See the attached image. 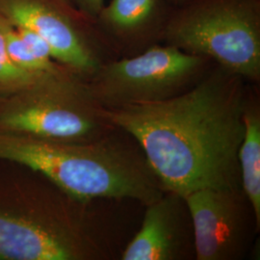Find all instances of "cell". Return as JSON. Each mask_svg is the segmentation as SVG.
Listing matches in <instances>:
<instances>
[{"label": "cell", "instance_id": "obj_1", "mask_svg": "<svg viewBox=\"0 0 260 260\" xmlns=\"http://www.w3.org/2000/svg\"><path fill=\"white\" fill-rule=\"evenodd\" d=\"M244 80L218 66L176 96L104 114L138 143L165 193L184 198L204 188L242 189Z\"/></svg>", "mask_w": 260, "mask_h": 260}, {"label": "cell", "instance_id": "obj_2", "mask_svg": "<svg viewBox=\"0 0 260 260\" xmlns=\"http://www.w3.org/2000/svg\"><path fill=\"white\" fill-rule=\"evenodd\" d=\"M19 161L78 201L128 199L147 206L165 193L143 152L109 136L87 143L30 138Z\"/></svg>", "mask_w": 260, "mask_h": 260}, {"label": "cell", "instance_id": "obj_3", "mask_svg": "<svg viewBox=\"0 0 260 260\" xmlns=\"http://www.w3.org/2000/svg\"><path fill=\"white\" fill-rule=\"evenodd\" d=\"M160 37L243 79L259 80L260 0H191L168 17Z\"/></svg>", "mask_w": 260, "mask_h": 260}, {"label": "cell", "instance_id": "obj_4", "mask_svg": "<svg viewBox=\"0 0 260 260\" xmlns=\"http://www.w3.org/2000/svg\"><path fill=\"white\" fill-rule=\"evenodd\" d=\"M209 61L173 46H153L139 55L102 64L90 90L104 109L157 103L191 88Z\"/></svg>", "mask_w": 260, "mask_h": 260}, {"label": "cell", "instance_id": "obj_5", "mask_svg": "<svg viewBox=\"0 0 260 260\" xmlns=\"http://www.w3.org/2000/svg\"><path fill=\"white\" fill-rule=\"evenodd\" d=\"M62 66L33 86L34 96L7 112L1 127L12 133L41 139L81 142L103 137L114 126L104 108L93 98L90 87H83L66 73Z\"/></svg>", "mask_w": 260, "mask_h": 260}, {"label": "cell", "instance_id": "obj_6", "mask_svg": "<svg viewBox=\"0 0 260 260\" xmlns=\"http://www.w3.org/2000/svg\"><path fill=\"white\" fill-rule=\"evenodd\" d=\"M197 260L241 258L251 238L249 213L242 189L204 188L184 197Z\"/></svg>", "mask_w": 260, "mask_h": 260}, {"label": "cell", "instance_id": "obj_7", "mask_svg": "<svg viewBox=\"0 0 260 260\" xmlns=\"http://www.w3.org/2000/svg\"><path fill=\"white\" fill-rule=\"evenodd\" d=\"M75 10L60 0H0V14L11 24L27 28L43 38L56 62L67 69L93 75L102 62L89 45Z\"/></svg>", "mask_w": 260, "mask_h": 260}, {"label": "cell", "instance_id": "obj_8", "mask_svg": "<svg viewBox=\"0 0 260 260\" xmlns=\"http://www.w3.org/2000/svg\"><path fill=\"white\" fill-rule=\"evenodd\" d=\"M195 256L193 229L185 200L165 193L147 210L139 232L121 253L122 260H180Z\"/></svg>", "mask_w": 260, "mask_h": 260}, {"label": "cell", "instance_id": "obj_9", "mask_svg": "<svg viewBox=\"0 0 260 260\" xmlns=\"http://www.w3.org/2000/svg\"><path fill=\"white\" fill-rule=\"evenodd\" d=\"M82 256L79 242L65 230L0 212V260H74Z\"/></svg>", "mask_w": 260, "mask_h": 260}, {"label": "cell", "instance_id": "obj_10", "mask_svg": "<svg viewBox=\"0 0 260 260\" xmlns=\"http://www.w3.org/2000/svg\"><path fill=\"white\" fill-rule=\"evenodd\" d=\"M95 19L103 31L122 44L138 43L161 34L164 19L163 0H111Z\"/></svg>", "mask_w": 260, "mask_h": 260}, {"label": "cell", "instance_id": "obj_11", "mask_svg": "<svg viewBox=\"0 0 260 260\" xmlns=\"http://www.w3.org/2000/svg\"><path fill=\"white\" fill-rule=\"evenodd\" d=\"M245 131L238 150L241 188L251 205L256 226L260 225V111L258 104L248 101L244 113Z\"/></svg>", "mask_w": 260, "mask_h": 260}, {"label": "cell", "instance_id": "obj_12", "mask_svg": "<svg viewBox=\"0 0 260 260\" xmlns=\"http://www.w3.org/2000/svg\"><path fill=\"white\" fill-rule=\"evenodd\" d=\"M4 34L6 48L10 59L20 70L36 77H43L61 68V66H58L56 68H49L42 63L30 50L16 27L11 24L6 19Z\"/></svg>", "mask_w": 260, "mask_h": 260}, {"label": "cell", "instance_id": "obj_13", "mask_svg": "<svg viewBox=\"0 0 260 260\" xmlns=\"http://www.w3.org/2000/svg\"><path fill=\"white\" fill-rule=\"evenodd\" d=\"M5 19L0 14V89L28 90L43 77H36L19 69L10 59L4 34Z\"/></svg>", "mask_w": 260, "mask_h": 260}, {"label": "cell", "instance_id": "obj_14", "mask_svg": "<svg viewBox=\"0 0 260 260\" xmlns=\"http://www.w3.org/2000/svg\"><path fill=\"white\" fill-rule=\"evenodd\" d=\"M88 17L94 19L104 6V0H79Z\"/></svg>", "mask_w": 260, "mask_h": 260}, {"label": "cell", "instance_id": "obj_15", "mask_svg": "<svg viewBox=\"0 0 260 260\" xmlns=\"http://www.w3.org/2000/svg\"><path fill=\"white\" fill-rule=\"evenodd\" d=\"M171 3H173L174 5H177V6H181V5H184L187 2L191 1V0H169Z\"/></svg>", "mask_w": 260, "mask_h": 260}, {"label": "cell", "instance_id": "obj_16", "mask_svg": "<svg viewBox=\"0 0 260 260\" xmlns=\"http://www.w3.org/2000/svg\"><path fill=\"white\" fill-rule=\"evenodd\" d=\"M60 1H62L63 3H65V4H68V5H70V2H69V0H60ZM71 6V5H70Z\"/></svg>", "mask_w": 260, "mask_h": 260}]
</instances>
